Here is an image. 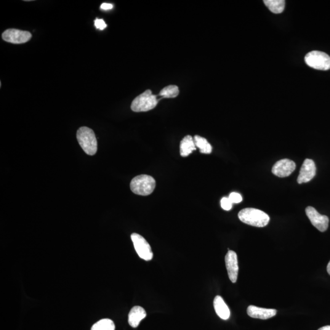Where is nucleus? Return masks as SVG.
I'll list each match as a JSON object with an SVG mask.
<instances>
[{
  "label": "nucleus",
  "instance_id": "1",
  "mask_svg": "<svg viewBox=\"0 0 330 330\" xmlns=\"http://www.w3.org/2000/svg\"><path fill=\"white\" fill-rule=\"evenodd\" d=\"M238 217L241 222L255 227H265L270 222V217L266 213L254 208L242 209Z\"/></svg>",
  "mask_w": 330,
  "mask_h": 330
},
{
  "label": "nucleus",
  "instance_id": "14",
  "mask_svg": "<svg viewBox=\"0 0 330 330\" xmlns=\"http://www.w3.org/2000/svg\"><path fill=\"white\" fill-rule=\"evenodd\" d=\"M214 306L217 315L223 320H228L230 317V310L222 297L217 295L215 297Z\"/></svg>",
  "mask_w": 330,
  "mask_h": 330
},
{
  "label": "nucleus",
  "instance_id": "3",
  "mask_svg": "<svg viewBox=\"0 0 330 330\" xmlns=\"http://www.w3.org/2000/svg\"><path fill=\"white\" fill-rule=\"evenodd\" d=\"M156 186L155 179L151 175H138L130 182V189L136 195L148 196L153 192Z\"/></svg>",
  "mask_w": 330,
  "mask_h": 330
},
{
  "label": "nucleus",
  "instance_id": "5",
  "mask_svg": "<svg viewBox=\"0 0 330 330\" xmlns=\"http://www.w3.org/2000/svg\"><path fill=\"white\" fill-rule=\"evenodd\" d=\"M305 63L310 67L317 70L327 71L330 69V57L321 51L308 53L305 58Z\"/></svg>",
  "mask_w": 330,
  "mask_h": 330
},
{
  "label": "nucleus",
  "instance_id": "4",
  "mask_svg": "<svg viewBox=\"0 0 330 330\" xmlns=\"http://www.w3.org/2000/svg\"><path fill=\"white\" fill-rule=\"evenodd\" d=\"M159 102L156 95L151 90H146L136 97L132 103L131 109L134 112H145L153 110Z\"/></svg>",
  "mask_w": 330,
  "mask_h": 330
},
{
  "label": "nucleus",
  "instance_id": "17",
  "mask_svg": "<svg viewBox=\"0 0 330 330\" xmlns=\"http://www.w3.org/2000/svg\"><path fill=\"white\" fill-rule=\"evenodd\" d=\"M193 139L196 147L199 148L201 153L209 154L212 153V146L207 142L206 138L201 137L199 135H196Z\"/></svg>",
  "mask_w": 330,
  "mask_h": 330
},
{
  "label": "nucleus",
  "instance_id": "2",
  "mask_svg": "<svg viewBox=\"0 0 330 330\" xmlns=\"http://www.w3.org/2000/svg\"><path fill=\"white\" fill-rule=\"evenodd\" d=\"M77 140L84 153L94 156L97 151V142L94 131L87 127L80 128L77 133Z\"/></svg>",
  "mask_w": 330,
  "mask_h": 330
},
{
  "label": "nucleus",
  "instance_id": "20",
  "mask_svg": "<svg viewBox=\"0 0 330 330\" xmlns=\"http://www.w3.org/2000/svg\"><path fill=\"white\" fill-rule=\"evenodd\" d=\"M221 206H222V209L225 210H230L232 209L233 203L231 201L230 198H226L224 197L221 200Z\"/></svg>",
  "mask_w": 330,
  "mask_h": 330
},
{
  "label": "nucleus",
  "instance_id": "21",
  "mask_svg": "<svg viewBox=\"0 0 330 330\" xmlns=\"http://www.w3.org/2000/svg\"><path fill=\"white\" fill-rule=\"evenodd\" d=\"M229 198L233 204L240 203L243 200V198H242L240 194L236 192L231 193L230 196H229Z\"/></svg>",
  "mask_w": 330,
  "mask_h": 330
},
{
  "label": "nucleus",
  "instance_id": "7",
  "mask_svg": "<svg viewBox=\"0 0 330 330\" xmlns=\"http://www.w3.org/2000/svg\"><path fill=\"white\" fill-rule=\"evenodd\" d=\"M31 37L30 32L17 29H8L2 34V38L4 41L14 44L26 43L30 41Z\"/></svg>",
  "mask_w": 330,
  "mask_h": 330
},
{
  "label": "nucleus",
  "instance_id": "13",
  "mask_svg": "<svg viewBox=\"0 0 330 330\" xmlns=\"http://www.w3.org/2000/svg\"><path fill=\"white\" fill-rule=\"evenodd\" d=\"M146 317V312L144 308L139 306H136L132 308L129 314L128 322L133 328H137L139 326L141 321Z\"/></svg>",
  "mask_w": 330,
  "mask_h": 330
},
{
  "label": "nucleus",
  "instance_id": "23",
  "mask_svg": "<svg viewBox=\"0 0 330 330\" xmlns=\"http://www.w3.org/2000/svg\"><path fill=\"white\" fill-rule=\"evenodd\" d=\"M100 8L104 10H110L113 8V4L104 2V3H102V5H101Z\"/></svg>",
  "mask_w": 330,
  "mask_h": 330
},
{
  "label": "nucleus",
  "instance_id": "18",
  "mask_svg": "<svg viewBox=\"0 0 330 330\" xmlns=\"http://www.w3.org/2000/svg\"><path fill=\"white\" fill-rule=\"evenodd\" d=\"M90 330H115V325L111 319H102L93 325Z\"/></svg>",
  "mask_w": 330,
  "mask_h": 330
},
{
  "label": "nucleus",
  "instance_id": "15",
  "mask_svg": "<svg viewBox=\"0 0 330 330\" xmlns=\"http://www.w3.org/2000/svg\"><path fill=\"white\" fill-rule=\"evenodd\" d=\"M195 150L196 146L193 137L190 135L186 136L180 142V156L183 158H186V157L190 155L193 151Z\"/></svg>",
  "mask_w": 330,
  "mask_h": 330
},
{
  "label": "nucleus",
  "instance_id": "16",
  "mask_svg": "<svg viewBox=\"0 0 330 330\" xmlns=\"http://www.w3.org/2000/svg\"><path fill=\"white\" fill-rule=\"evenodd\" d=\"M265 6L274 14H280L283 12L285 7L284 0H264Z\"/></svg>",
  "mask_w": 330,
  "mask_h": 330
},
{
  "label": "nucleus",
  "instance_id": "10",
  "mask_svg": "<svg viewBox=\"0 0 330 330\" xmlns=\"http://www.w3.org/2000/svg\"><path fill=\"white\" fill-rule=\"evenodd\" d=\"M316 174V166L313 160L306 159L301 167L297 182L301 183L310 182Z\"/></svg>",
  "mask_w": 330,
  "mask_h": 330
},
{
  "label": "nucleus",
  "instance_id": "19",
  "mask_svg": "<svg viewBox=\"0 0 330 330\" xmlns=\"http://www.w3.org/2000/svg\"><path fill=\"white\" fill-rule=\"evenodd\" d=\"M179 90L175 85H169L161 90L159 95L162 98H174L179 94Z\"/></svg>",
  "mask_w": 330,
  "mask_h": 330
},
{
  "label": "nucleus",
  "instance_id": "8",
  "mask_svg": "<svg viewBox=\"0 0 330 330\" xmlns=\"http://www.w3.org/2000/svg\"><path fill=\"white\" fill-rule=\"evenodd\" d=\"M306 214L312 225L321 232H325L329 228V218L326 215L319 214L313 207L306 209Z\"/></svg>",
  "mask_w": 330,
  "mask_h": 330
},
{
  "label": "nucleus",
  "instance_id": "11",
  "mask_svg": "<svg viewBox=\"0 0 330 330\" xmlns=\"http://www.w3.org/2000/svg\"><path fill=\"white\" fill-rule=\"evenodd\" d=\"M225 262L229 278L232 283H236L239 273L238 259L236 252L230 250L226 255Z\"/></svg>",
  "mask_w": 330,
  "mask_h": 330
},
{
  "label": "nucleus",
  "instance_id": "12",
  "mask_svg": "<svg viewBox=\"0 0 330 330\" xmlns=\"http://www.w3.org/2000/svg\"><path fill=\"white\" fill-rule=\"evenodd\" d=\"M277 311L273 309H265L249 306L247 309V314L249 317L254 319H270L276 316Z\"/></svg>",
  "mask_w": 330,
  "mask_h": 330
},
{
  "label": "nucleus",
  "instance_id": "25",
  "mask_svg": "<svg viewBox=\"0 0 330 330\" xmlns=\"http://www.w3.org/2000/svg\"><path fill=\"white\" fill-rule=\"evenodd\" d=\"M327 271H328V273H329V275H330V261L328 265H327Z\"/></svg>",
  "mask_w": 330,
  "mask_h": 330
},
{
  "label": "nucleus",
  "instance_id": "6",
  "mask_svg": "<svg viewBox=\"0 0 330 330\" xmlns=\"http://www.w3.org/2000/svg\"><path fill=\"white\" fill-rule=\"evenodd\" d=\"M131 239L136 251L140 258L146 261L153 259V252L150 245L143 236L137 233H133Z\"/></svg>",
  "mask_w": 330,
  "mask_h": 330
},
{
  "label": "nucleus",
  "instance_id": "9",
  "mask_svg": "<svg viewBox=\"0 0 330 330\" xmlns=\"http://www.w3.org/2000/svg\"><path fill=\"white\" fill-rule=\"evenodd\" d=\"M296 165L294 161L289 159H282L273 165L272 172L279 177H286L294 171Z\"/></svg>",
  "mask_w": 330,
  "mask_h": 330
},
{
  "label": "nucleus",
  "instance_id": "24",
  "mask_svg": "<svg viewBox=\"0 0 330 330\" xmlns=\"http://www.w3.org/2000/svg\"><path fill=\"white\" fill-rule=\"evenodd\" d=\"M318 330H330V326L321 327V328L319 329Z\"/></svg>",
  "mask_w": 330,
  "mask_h": 330
},
{
  "label": "nucleus",
  "instance_id": "22",
  "mask_svg": "<svg viewBox=\"0 0 330 330\" xmlns=\"http://www.w3.org/2000/svg\"><path fill=\"white\" fill-rule=\"evenodd\" d=\"M94 25L95 27L100 30H103L106 27V24L105 23V21L103 19H98V18H97V19L94 21Z\"/></svg>",
  "mask_w": 330,
  "mask_h": 330
}]
</instances>
